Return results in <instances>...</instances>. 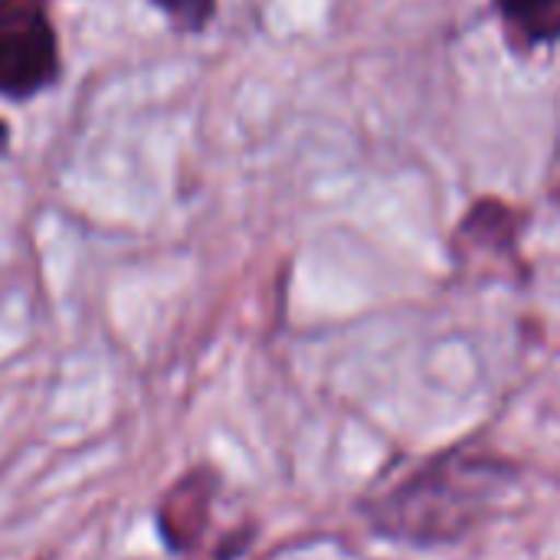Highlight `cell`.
Wrapping results in <instances>:
<instances>
[{
    "mask_svg": "<svg viewBox=\"0 0 560 560\" xmlns=\"http://www.w3.org/2000/svg\"><path fill=\"white\" fill-rule=\"evenodd\" d=\"M509 482V463L486 450H453L427 459L368 509L374 528L410 545H446L479 528Z\"/></svg>",
    "mask_w": 560,
    "mask_h": 560,
    "instance_id": "1",
    "label": "cell"
},
{
    "mask_svg": "<svg viewBox=\"0 0 560 560\" xmlns=\"http://www.w3.org/2000/svg\"><path fill=\"white\" fill-rule=\"evenodd\" d=\"M59 72L56 33L36 0H0V95L30 98Z\"/></svg>",
    "mask_w": 560,
    "mask_h": 560,
    "instance_id": "2",
    "label": "cell"
},
{
    "mask_svg": "<svg viewBox=\"0 0 560 560\" xmlns=\"http://www.w3.org/2000/svg\"><path fill=\"white\" fill-rule=\"evenodd\" d=\"M203 512H207V492H203V486L180 482L174 489V495L161 509V535H164V541L174 551L187 548L197 538V528L190 525V518L203 522Z\"/></svg>",
    "mask_w": 560,
    "mask_h": 560,
    "instance_id": "3",
    "label": "cell"
},
{
    "mask_svg": "<svg viewBox=\"0 0 560 560\" xmlns=\"http://www.w3.org/2000/svg\"><path fill=\"white\" fill-rule=\"evenodd\" d=\"M505 20L532 43H551L560 36V0H499Z\"/></svg>",
    "mask_w": 560,
    "mask_h": 560,
    "instance_id": "4",
    "label": "cell"
},
{
    "mask_svg": "<svg viewBox=\"0 0 560 560\" xmlns=\"http://www.w3.org/2000/svg\"><path fill=\"white\" fill-rule=\"evenodd\" d=\"M180 30H203L213 16V0H154Z\"/></svg>",
    "mask_w": 560,
    "mask_h": 560,
    "instance_id": "5",
    "label": "cell"
},
{
    "mask_svg": "<svg viewBox=\"0 0 560 560\" xmlns=\"http://www.w3.org/2000/svg\"><path fill=\"white\" fill-rule=\"evenodd\" d=\"M7 144V125H0V148Z\"/></svg>",
    "mask_w": 560,
    "mask_h": 560,
    "instance_id": "6",
    "label": "cell"
}]
</instances>
